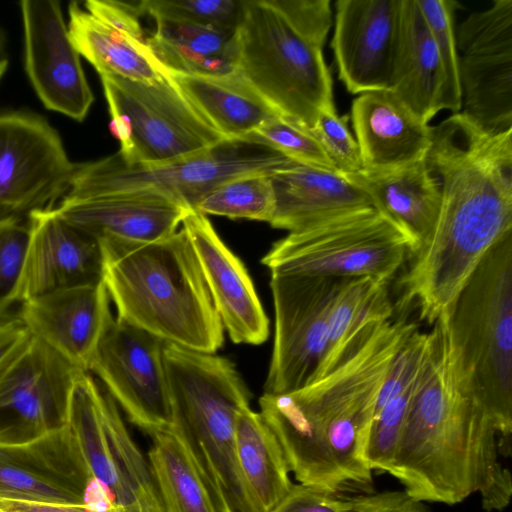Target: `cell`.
Returning <instances> with one entry per match:
<instances>
[{
	"label": "cell",
	"mask_w": 512,
	"mask_h": 512,
	"mask_svg": "<svg viewBox=\"0 0 512 512\" xmlns=\"http://www.w3.org/2000/svg\"><path fill=\"white\" fill-rule=\"evenodd\" d=\"M431 343V331L415 330L395 354L378 394L374 416L399 395L424 364Z\"/></svg>",
	"instance_id": "cell-41"
},
{
	"label": "cell",
	"mask_w": 512,
	"mask_h": 512,
	"mask_svg": "<svg viewBox=\"0 0 512 512\" xmlns=\"http://www.w3.org/2000/svg\"><path fill=\"white\" fill-rule=\"evenodd\" d=\"M168 73L224 138L248 137L280 115L236 69L220 75Z\"/></svg>",
	"instance_id": "cell-29"
},
{
	"label": "cell",
	"mask_w": 512,
	"mask_h": 512,
	"mask_svg": "<svg viewBox=\"0 0 512 512\" xmlns=\"http://www.w3.org/2000/svg\"><path fill=\"white\" fill-rule=\"evenodd\" d=\"M271 512H352V501L298 483Z\"/></svg>",
	"instance_id": "cell-43"
},
{
	"label": "cell",
	"mask_w": 512,
	"mask_h": 512,
	"mask_svg": "<svg viewBox=\"0 0 512 512\" xmlns=\"http://www.w3.org/2000/svg\"><path fill=\"white\" fill-rule=\"evenodd\" d=\"M290 161L254 135L226 138L207 150L161 165L127 164L116 152L96 161L75 163L63 197L81 200L149 194L194 210L222 183L246 174H271Z\"/></svg>",
	"instance_id": "cell-8"
},
{
	"label": "cell",
	"mask_w": 512,
	"mask_h": 512,
	"mask_svg": "<svg viewBox=\"0 0 512 512\" xmlns=\"http://www.w3.org/2000/svg\"><path fill=\"white\" fill-rule=\"evenodd\" d=\"M351 120L365 171L405 167L424 159L430 148L432 127L389 90L359 94L352 102Z\"/></svg>",
	"instance_id": "cell-24"
},
{
	"label": "cell",
	"mask_w": 512,
	"mask_h": 512,
	"mask_svg": "<svg viewBox=\"0 0 512 512\" xmlns=\"http://www.w3.org/2000/svg\"><path fill=\"white\" fill-rule=\"evenodd\" d=\"M17 317L33 337L87 373L98 344L113 318L103 280L24 301Z\"/></svg>",
	"instance_id": "cell-23"
},
{
	"label": "cell",
	"mask_w": 512,
	"mask_h": 512,
	"mask_svg": "<svg viewBox=\"0 0 512 512\" xmlns=\"http://www.w3.org/2000/svg\"><path fill=\"white\" fill-rule=\"evenodd\" d=\"M67 428L92 482L118 512H164L148 464L130 435L118 405L89 373L76 380Z\"/></svg>",
	"instance_id": "cell-11"
},
{
	"label": "cell",
	"mask_w": 512,
	"mask_h": 512,
	"mask_svg": "<svg viewBox=\"0 0 512 512\" xmlns=\"http://www.w3.org/2000/svg\"><path fill=\"white\" fill-rule=\"evenodd\" d=\"M445 317L431 329L388 474L418 501L454 505L479 492L501 463L493 421L461 384Z\"/></svg>",
	"instance_id": "cell-2"
},
{
	"label": "cell",
	"mask_w": 512,
	"mask_h": 512,
	"mask_svg": "<svg viewBox=\"0 0 512 512\" xmlns=\"http://www.w3.org/2000/svg\"><path fill=\"white\" fill-rule=\"evenodd\" d=\"M238 464L260 512H271L291 491L290 469L282 447L262 415L250 407L236 422Z\"/></svg>",
	"instance_id": "cell-31"
},
{
	"label": "cell",
	"mask_w": 512,
	"mask_h": 512,
	"mask_svg": "<svg viewBox=\"0 0 512 512\" xmlns=\"http://www.w3.org/2000/svg\"><path fill=\"white\" fill-rule=\"evenodd\" d=\"M164 345L159 338L113 317L89 370L128 420L148 435L171 426Z\"/></svg>",
	"instance_id": "cell-15"
},
{
	"label": "cell",
	"mask_w": 512,
	"mask_h": 512,
	"mask_svg": "<svg viewBox=\"0 0 512 512\" xmlns=\"http://www.w3.org/2000/svg\"><path fill=\"white\" fill-rule=\"evenodd\" d=\"M60 217L96 240L149 243L177 231L189 211L163 197L120 194L74 200L63 197Z\"/></svg>",
	"instance_id": "cell-25"
},
{
	"label": "cell",
	"mask_w": 512,
	"mask_h": 512,
	"mask_svg": "<svg viewBox=\"0 0 512 512\" xmlns=\"http://www.w3.org/2000/svg\"><path fill=\"white\" fill-rule=\"evenodd\" d=\"M117 319L165 343L215 353L224 329L183 229L149 243L99 240Z\"/></svg>",
	"instance_id": "cell-3"
},
{
	"label": "cell",
	"mask_w": 512,
	"mask_h": 512,
	"mask_svg": "<svg viewBox=\"0 0 512 512\" xmlns=\"http://www.w3.org/2000/svg\"><path fill=\"white\" fill-rule=\"evenodd\" d=\"M275 3L303 37L323 48L332 25L330 0H275Z\"/></svg>",
	"instance_id": "cell-42"
},
{
	"label": "cell",
	"mask_w": 512,
	"mask_h": 512,
	"mask_svg": "<svg viewBox=\"0 0 512 512\" xmlns=\"http://www.w3.org/2000/svg\"><path fill=\"white\" fill-rule=\"evenodd\" d=\"M444 81L433 36L416 0H401L389 91L428 124L442 110Z\"/></svg>",
	"instance_id": "cell-27"
},
{
	"label": "cell",
	"mask_w": 512,
	"mask_h": 512,
	"mask_svg": "<svg viewBox=\"0 0 512 512\" xmlns=\"http://www.w3.org/2000/svg\"><path fill=\"white\" fill-rule=\"evenodd\" d=\"M97 490L67 426L18 446H0V498L85 508Z\"/></svg>",
	"instance_id": "cell-20"
},
{
	"label": "cell",
	"mask_w": 512,
	"mask_h": 512,
	"mask_svg": "<svg viewBox=\"0 0 512 512\" xmlns=\"http://www.w3.org/2000/svg\"><path fill=\"white\" fill-rule=\"evenodd\" d=\"M138 3L87 0L68 7V33L74 47L99 75L155 83L168 71L150 50Z\"/></svg>",
	"instance_id": "cell-18"
},
{
	"label": "cell",
	"mask_w": 512,
	"mask_h": 512,
	"mask_svg": "<svg viewBox=\"0 0 512 512\" xmlns=\"http://www.w3.org/2000/svg\"><path fill=\"white\" fill-rule=\"evenodd\" d=\"M259 406L300 484L339 494L372 483L365 446L376 402L364 387L323 378L293 392L263 393Z\"/></svg>",
	"instance_id": "cell-4"
},
{
	"label": "cell",
	"mask_w": 512,
	"mask_h": 512,
	"mask_svg": "<svg viewBox=\"0 0 512 512\" xmlns=\"http://www.w3.org/2000/svg\"><path fill=\"white\" fill-rule=\"evenodd\" d=\"M7 67H8V60L4 57L0 58V79L4 75Z\"/></svg>",
	"instance_id": "cell-49"
},
{
	"label": "cell",
	"mask_w": 512,
	"mask_h": 512,
	"mask_svg": "<svg viewBox=\"0 0 512 512\" xmlns=\"http://www.w3.org/2000/svg\"><path fill=\"white\" fill-rule=\"evenodd\" d=\"M270 179L275 204L269 224L288 232L373 207L358 186L334 170L291 160Z\"/></svg>",
	"instance_id": "cell-26"
},
{
	"label": "cell",
	"mask_w": 512,
	"mask_h": 512,
	"mask_svg": "<svg viewBox=\"0 0 512 512\" xmlns=\"http://www.w3.org/2000/svg\"><path fill=\"white\" fill-rule=\"evenodd\" d=\"M252 135L292 161L337 171L310 130L282 115L268 120Z\"/></svg>",
	"instance_id": "cell-38"
},
{
	"label": "cell",
	"mask_w": 512,
	"mask_h": 512,
	"mask_svg": "<svg viewBox=\"0 0 512 512\" xmlns=\"http://www.w3.org/2000/svg\"><path fill=\"white\" fill-rule=\"evenodd\" d=\"M110 130L127 164L161 165L207 150L224 138L170 75L147 83L100 75Z\"/></svg>",
	"instance_id": "cell-10"
},
{
	"label": "cell",
	"mask_w": 512,
	"mask_h": 512,
	"mask_svg": "<svg viewBox=\"0 0 512 512\" xmlns=\"http://www.w3.org/2000/svg\"><path fill=\"white\" fill-rule=\"evenodd\" d=\"M170 429L186 447L219 512H260L242 476L235 446L239 413L251 394L228 358L164 345Z\"/></svg>",
	"instance_id": "cell-5"
},
{
	"label": "cell",
	"mask_w": 512,
	"mask_h": 512,
	"mask_svg": "<svg viewBox=\"0 0 512 512\" xmlns=\"http://www.w3.org/2000/svg\"><path fill=\"white\" fill-rule=\"evenodd\" d=\"M31 340L30 331L18 317L0 319V381Z\"/></svg>",
	"instance_id": "cell-45"
},
{
	"label": "cell",
	"mask_w": 512,
	"mask_h": 512,
	"mask_svg": "<svg viewBox=\"0 0 512 512\" xmlns=\"http://www.w3.org/2000/svg\"><path fill=\"white\" fill-rule=\"evenodd\" d=\"M82 373L32 336L0 381V446L27 444L66 427Z\"/></svg>",
	"instance_id": "cell-16"
},
{
	"label": "cell",
	"mask_w": 512,
	"mask_h": 512,
	"mask_svg": "<svg viewBox=\"0 0 512 512\" xmlns=\"http://www.w3.org/2000/svg\"><path fill=\"white\" fill-rule=\"evenodd\" d=\"M463 111L483 128L512 129V0H495L455 30Z\"/></svg>",
	"instance_id": "cell-14"
},
{
	"label": "cell",
	"mask_w": 512,
	"mask_h": 512,
	"mask_svg": "<svg viewBox=\"0 0 512 512\" xmlns=\"http://www.w3.org/2000/svg\"><path fill=\"white\" fill-rule=\"evenodd\" d=\"M270 174L252 173L230 179L204 196L195 207L203 215L270 222L274 212Z\"/></svg>",
	"instance_id": "cell-34"
},
{
	"label": "cell",
	"mask_w": 512,
	"mask_h": 512,
	"mask_svg": "<svg viewBox=\"0 0 512 512\" xmlns=\"http://www.w3.org/2000/svg\"><path fill=\"white\" fill-rule=\"evenodd\" d=\"M235 69L282 116L311 129L335 108L322 48L303 37L275 0H244L234 32Z\"/></svg>",
	"instance_id": "cell-7"
},
{
	"label": "cell",
	"mask_w": 512,
	"mask_h": 512,
	"mask_svg": "<svg viewBox=\"0 0 512 512\" xmlns=\"http://www.w3.org/2000/svg\"><path fill=\"white\" fill-rule=\"evenodd\" d=\"M309 130L337 172L354 175L363 171L358 143L351 134L346 119L338 116L336 108L321 111L314 126Z\"/></svg>",
	"instance_id": "cell-40"
},
{
	"label": "cell",
	"mask_w": 512,
	"mask_h": 512,
	"mask_svg": "<svg viewBox=\"0 0 512 512\" xmlns=\"http://www.w3.org/2000/svg\"><path fill=\"white\" fill-rule=\"evenodd\" d=\"M484 510L502 511L510 503L512 479L508 468L500 464L479 491Z\"/></svg>",
	"instance_id": "cell-46"
},
{
	"label": "cell",
	"mask_w": 512,
	"mask_h": 512,
	"mask_svg": "<svg viewBox=\"0 0 512 512\" xmlns=\"http://www.w3.org/2000/svg\"><path fill=\"white\" fill-rule=\"evenodd\" d=\"M331 48L351 94L389 90L401 0H338Z\"/></svg>",
	"instance_id": "cell-19"
},
{
	"label": "cell",
	"mask_w": 512,
	"mask_h": 512,
	"mask_svg": "<svg viewBox=\"0 0 512 512\" xmlns=\"http://www.w3.org/2000/svg\"><path fill=\"white\" fill-rule=\"evenodd\" d=\"M0 512H89L82 506L0 498Z\"/></svg>",
	"instance_id": "cell-47"
},
{
	"label": "cell",
	"mask_w": 512,
	"mask_h": 512,
	"mask_svg": "<svg viewBox=\"0 0 512 512\" xmlns=\"http://www.w3.org/2000/svg\"><path fill=\"white\" fill-rule=\"evenodd\" d=\"M344 176L368 196L376 210L410 237L415 252L427 240L437 220L441 192L425 158L392 171L363 170Z\"/></svg>",
	"instance_id": "cell-28"
},
{
	"label": "cell",
	"mask_w": 512,
	"mask_h": 512,
	"mask_svg": "<svg viewBox=\"0 0 512 512\" xmlns=\"http://www.w3.org/2000/svg\"><path fill=\"white\" fill-rule=\"evenodd\" d=\"M6 48V36L3 30L0 28V58H3Z\"/></svg>",
	"instance_id": "cell-48"
},
{
	"label": "cell",
	"mask_w": 512,
	"mask_h": 512,
	"mask_svg": "<svg viewBox=\"0 0 512 512\" xmlns=\"http://www.w3.org/2000/svg\"><path fill=\"white\" fill-rule=\"evenodd\" d=\"M28 219L30 234L19 302L102 281L98 240L69 224L52 207L33 211Z\"/></svg>",
	"instance_id": "cell-22"
},
{
	"label": "cell",
	"mask_w": 512,
	"mask_h": 512,
	"mask_svg": "<svg viewBox=\"0 0 512 512\" xmlns=\"http://www.w3.org/2000/svg\"><path fill=\"white\" fill-rule=\"evenodd\" d=\"M352 512H430L424 502L404 490H388L359 495L351 499Z\"/></svg>",
	"instance_id": "cell-44"
},
{
	"label": "cell",
	"mask_w": 512,
	"mask_h": 512,
	"mask_svg": "<svg viewBox=\"0 0 512 512\" xmlns=\"http://www.w3.org/2000/svg\"><path fill=\"white\" fill-rule=\"evenodd\" d=\"M345 278L271 273L274 340L264 393L309 384L323 360L336 297Z\"/></svg>",
	"instance_id": "cell-12"
},
{
	"label": "cell",
	"mask_w": 512,
	"mask_h": 512,
	"mask_svg": "<svg viewBox=\"0 0 512 512\" xmlns=\"http://www.w3.org/2000/svg\"><path fill=\"white\" fill-rule=\"evenodd\" d=\"M447 323L461 384L493 421L499 453L512 434V233L484 257Z\"/></svg>",
	"instance_id": "cell-6"
},
{
	"label": "cell",
	"mask_w": 512,
	"mask_h": 512,
	"mask_svg": "<svg viewBox=\"0 0 512 512\" xmlns=\"http://www.w3.org/2000/svg\"><path fill=\"white\" fill-rule=\"evenodd\" d=\"M29 234L19 218L0 221V319L19 302Z\"/></svg>",
	"instance_id": "cell-39"
},
{
	"label": "cell",
	"mask_w": 512,
	"mask_h": 512,
	"mask_svg": "<svg viewBox=\"0 0 512 512\" xmlns=\"http://www.w3.org/2000/svg\"><path fill=\"white\" fill-rule=\"evenodd\" d=\"M223 329L233 343L260 345L269 319L240 258L223 242L207 216L189 210L182 220Z\"/></svg>",
	"instance_id": "cell-21"
},
{
	"label": "cell",
	"mask_w": 512,
	"mask_h": 512,
	"mask_svg": "<svg viewBox=\"0 0 512 512\" xmlns=\"http://www.w3.org/2000/svg\"><path fill=\"white\" fill-rule=\"evenodd\" d=\"M415 252L410 237L374 207L289 232L261 259L271 273L387 283Z\"/></svg>",
	"instance_id": "cell-9"
},
{
	"label": "cell",
	"mask_w": 512,
	"mask_h": 512,
	"mask_svg": "<svg viewBox=\"0 0 512 512\" xmlns=\"http://www.w3.org/2000/svg\"><path fill=\"white\" fill-rule=\"evenodd\" d=\"M74 166L45 118L0 114V221L50 208L67 193Z\"/></svg>",
	"instance_id": "cell-13"
},
{
	"label": "cell",
	"mask_w": 512,
	"mask_h": 512,
	"mask_svg": "<svg viewBox=\"0 0 512 512\" xmlns=\"http://www.w3.org/2000/svg\"><path fill=\"white\" fill-rule=\"evenodd\" d=\"M25 70L43 105L83 121L94 101L60 3L23 0Z\"/></svg>",
	"instance_id": "cell-17"
},
{
	"label": "cell",
	"mask_w": 512,
	"mask_h": 512,
	"mask_svg": "<svg viewBox=\"0 0 512 512\" xmlns=\"http://www.w3.org/2000/svg\"><path fill=\"white\" fill-rule=\"evenodd\" d=\"M149 436L147 459L164 512H219L180 438L170 428Z\"/></svg>",
	"instance_id": "cell-33"
},
{
	"label": "cell",
	"mask_w": 512,
	"mask_h": 512,
	"mask_svg": "<svg viewBox=\"0 0 512 512\" xmlns=\"http://www.w3.org/2000/svg\"><path fill=\"white\" fill-rule=\"evenodd\" d=\"M147 43L170 73L220 75L235 69L234 32L185 20L155 17Z\"/></svg>",
	"instance_id": "cell-30"
},
{
	"label": "cell",
	"mask_w": 512,
	"mask_h": 512,
	"mask_svg": "<svg viewBox=\"0 0 512 512\" xmlns=\"http://www.w3.org/2000/svg\"><path fill=\"white\" fill-rule=\"evenodd\" d=\"M433 36L444 73L441 109L452 114L461 111V88L454 14L459 3L454 0H416Z\"/></svg>",
	"instance_id": "cell-35"
},
{
	"label": "cell",
	"mask_w": 512,
	"mask_h": 512,
	"mask_svg": "<svg viewBox=\"0 0 512 512\" xmlns=\"http://www.w3.org/2000/svg\"><path fill=\"white\" fill-rule=\"evenodd\" d=\"M441 201L427 240L399 280L402 306L433 325L447 316L488 252L512 233V129L487 130L462 112L432 127L425 156Z\"/></svg>",
	"instance_id": "cell-1"
},
{
	"label": "cell",
	"mask_w": 512,
	"mask_h": 512,
	"mask_svg": "<svg viewBox=\"0 0 512 512\" xmlns=\"http://www.w3.org/2000/svg\"><path fill=\"white\" fill-rule=\"evenodd\" d=\"M423 365L412 382L373 418L365 446V459L372 471L388 473L391 467Z\"/></svg>",
	"instance_id": "cell-36"
},
{
	"label": "cell",
	"mask_w": 512,
	"mask_h": 512,
	"mask_svg": "<svg viewBox=\"0 0 512 512\" xmlns=\"http://www.w3.org/2000/svg\"><path fill=\"white\" fill-rule=\"evenodd\" d=\"M393 313L387 283L370 277L345 278L331 312L325 354L311 382L338 366L375 323Z\"/></svg>",
	"instance_id": "cell-32"
},
{
	"label": "cell",
	"mask_w": 512,
	"mask_h": 512,
	"mask_svg": "<svg viewBox=\"0 0 512 512\" xmlns=\"http://www.w3.org/2000/svg\"><path fill=\"white\" fill-rule=\"evenodd\" d=\"M143 14L166 17L235 32L242 1L235 0H145L138 3Z\"/></svg>",
	"instance_id": "cell-37"
}]
</instances>
